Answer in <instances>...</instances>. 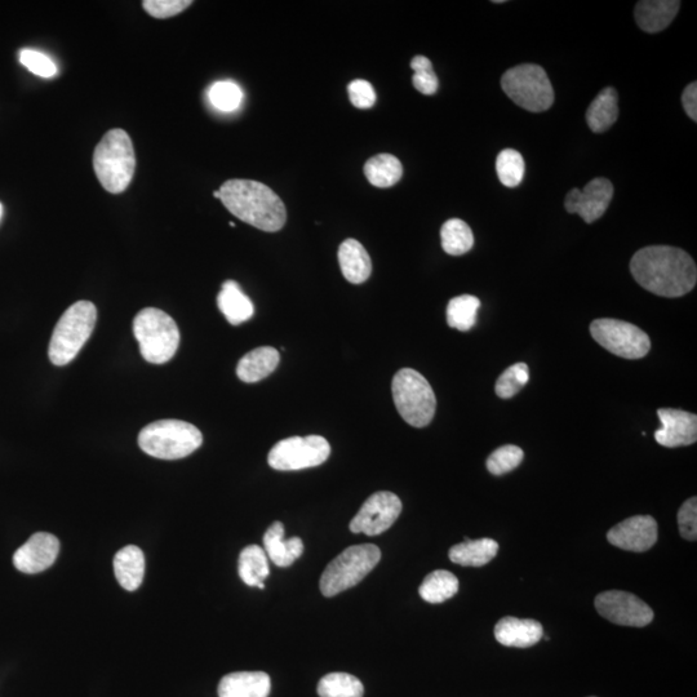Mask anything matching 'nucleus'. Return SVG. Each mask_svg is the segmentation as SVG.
Returning a JSON list of instances; mask_svg holds the SVG:
<instances>
[{
    "label": "nucleus",
    "instance_id": "obj_3",
    "mask_svg": "<svg viewBox=\"0 0 697 697\" xmlns=\"http://www.w3.org/2000/svg\"><path fill=\"white\" fill-rule=\"evenodd\" d=\"M93 168L106 192L119 194L128 188L135 173L136 157L126 131L115 128L102 137L93 154Z\"/></svg>",
    "mask_w": 697,
    "mask_h": 697
},
{
    "label": "nucleus",
    "instance_id": "obj_14",
    "mask_svg": "<svg viewBox=\"0 0 697 697\" xmlns=\"http://www.w3.org/2000/svg\"><path fill=\"white\" fill-rule=\"evenodd\" d=\"M614 197V185L605 177L589 181L584 190L572 189L565 199V208L572 215H579L586 224L601 219Z\"/></svg>",
    "mask_w": 697,
    "mask_h": 697
},
{
    "label": "nucleus",
    "instance_id": "obj_42",
    "mask_svg": "<svg viewBox=\"0 0 697 697\" xmlns=\"http://www.w3.org/2000/svg\"><path fill=\"white\" fill-rule=\"evenodd\" d=\"M348 92L355 108L370 109L375 105L376 93L370 82L357 79L349 84Z\"/></svg>",
    "mask_w": 697,
    "mask_h": 697
},
{
    "label": "nucleus",
    "instance_id": "obj_26",
    "mask_svg": "<svg viewBox=\"0 0 697 697\" xmlns=\"http://www.w3.org/2000/svg\"><path fill=\"white\" fill-rule=\"evenodd\" d=\"M619 117V95L607 87L594 99L586 112V123L594 133L610 130Z\"/></svg>",
    "mask_w": 697,
    "mask_h": 697
},
{
    "label": "nucleus",
    "instance_id": "obj_30",
    "mask_svg": "<svg viewBox=\"0 0 697 697\" xmlns=\"http://www.w3.org/2000/svg\"><path fill=\"white\" fill-rule=\"evenodd\" d=\"M457 592H459V580L454 574L445 570L434 571L426 576L419 588L420 597L429 603L448 601Z\"/></svg>",
    "mask_w": 697,
    "mask_h": 697
},
{
    "label": "nucleus",
    "instance_id": "obj_35",
    "mask_svg": "<svg viewBox=\"0 0 697 697\" xmlns=\"http://www.w3.org/2000/svg\"><path fill=\"white\" fill-rule=\"evenodd\" d=\"M530 380V370L526 363L513 364L512 367L506 368L503 375L499 377L495 385L497 397L501 399L513 398L514 395L521 392Z\"/></svg>",
    "mask_w": 697,
    "mask_h": 697
},
{
    "label": "nucleus",
    "instance_id": "obj_13",
    "mask_svg": "<svg viewBox=\"0 0 697 697\" xmlns=\"http://www.w3.org/2000/svg\"><path fill=\"white\" fill-rule=\"evenodd\" d=\"M598 614L623 627L643 628L654 620V611L641 598L621 590H610L596 598Z\"/></svg>",
    "mask_w": 697,
    "mask_h": 697
},
{
    "label": "nucleus",
    "instance_id": "obj_19",
    "mask_svg": "<svg viewBox=\"0 0 697 697\" xmlns=\"http://www.w3.org/2000/svg\"><path fill=\"white\" fill-rule=\"evenodd\" d=\"M270 677L264 672H237L221 679L219 697H268Z\"/></svg>",
    "mask_w": 697,
    "mask_h": 697
},
{
    "label": "nucleus",
    "instance_id": "obj_44",
    "mask_svg": "<svg viewBox=\"0 0 697 697\" xmlns=\"http://www.w3.org/2000/svg\"><path fill=\"white\" fill-rule=\"evenodd\" d=\"M213 197L220 199V197H221L220 190H216V192H213Z\"/></svg>",
    "mask_w": 697,
    "mask_h": 697
},
{
    "label": "nucleus",
    "instance_id": "obj_4",
    "mask_svg": "<svg viewBox=\"0 0 697 697\" xmlns=\"http://www.w3.org/2000/svg\"><path fill=\"white\" fill-rule=\"evenodd\" d=\"M201 430L181 420H159L145 426L139 446L145 454L161 460H179L202 446Z\"/></svg>",
    "mask_w": 697,
    "mask_h": 697
},
{
    "label": "nucleus",
    "instance_id": "obj_45",
    "mask_svg": "<svg viewBox=\"0 0 697 697\" xmlns=\"http://www.w3.org/2000/svg\"><path fill=\"white\" fill-rule=\"evenodd\" d=\"M2 216H3V206H2V203H0V220H2Z\"/></svg>",
    "mask_w": 697,
    "mask_h": 697
},
{
    "label": "nucleus",
    "instance_id": "obj_28",
    "mask_svg": "<svg viewBox=\"0 0 697 697\" xmlns=\"http://www.w3.org/2000/svg\"><path fill=\"white\" fill-rule=\"evenodd\" d=\"M364 175L370 184L377 188H390L397 184L403 176L401 161L392 154H379L368 159L364 166Z\"/></svg>",
    "mask_w": 697,
    "mask_h": 697
},
{
    "label": "nucleus",
    "instance_id": "obj_31",
    "mask_svg": "<svg viewBox=\"0 0 697 697\" xmlns=\"http://www.w3.org/2000/svg\"><path fill=\"white\" fill-rule=\"evenodd\" d=\"M441 239L443 250L451 256L465 255L474 246L472 229L460 219H451L443 224Z\"/></svg>",
    "mask_w": 697,
    "mask_h": 697
},
{
    "label": "nucleus",
    "instance_id": "obj_34",
    "mask_svg": "<svg viewBox=\"0 0 697 697\" xmlns=\"http://www.w3.org/2000/svg\"><path fill=\"white\" fill-rule=\"evenodd\" d=\"M497 176L506 188H516L525 177V161L514 149H504L496 159Z\"/></svg>",
    "mask_w": 697,
    "mask_h": 697
},
{
    "label": "nucleus",
    "instance_id": "obj_2",
    "mask_svg": "<svg viewBox=\"0 0 697 697\" xmlns=\"http://www.w3.org/2000/svg\"><path fill=\"white\" fill-rule=\"evenodd\" d=\"M220 201L243 223L274 233L286 224L282 199L269 186L253 180H229L220 188Z\"/></svg>",
    "mask_w": 697,
    "mask_h": 697
},
{
    "label": "nucleus",
    "instance_id": "obj_40",
    "mask_svg": "<svg viewBox=\"0 0 697 697\" xmlns=\"http://www.w3.org/2000/svg\"><path fill=\"white\" fill-rule=\"evenodd\" d=\"M679 534L688 541L697 539V499L691 497L678 512Z\"/></svg>",
    "mask_w": 697,
    "mask_h": 697
},
{
    "label": "nucleus",
    "instance_id": "obj_38",
    "mask_svg": "<svg viewBox=\"0 0 697 697\" xmlns=\"http://www.w3.org/2000/svg\"><path fill=\"white\" fill-rule=\"evenodd\" d=\"M411 68L415 71L412 83L416 90L426 96L434 95L438 91L439 82L432 61L425 56H416L411 61Z\"/></svg>",
    "mask_w": 697,
    "mask_h": 697
},
{
    "label": "nucleus",
    "instance_id": "obj_24",
    "mask_svg": "<svg viewBox=\"0 0 697 697\" xmlns=\"http://www.w3.org/2000/svg\"><path fill=\"white\" fill-rule=\"evenodd\" d=\"M339 264L346 281L361 284L370 278L372 261L366 248L355 239H346L339 248Z\"/></svg>",
    "mask_w": 697,
    "mask_h": 697
},
{
    "label": "nucleus",
    "instance_id": "obj_18",
    "mask_svg": "<svg viewBox=\"0 0 697 697\" xmlns=\"http://www.w3.org/2000/svg\"><path fill=\"white\" fill-rule=\"evenodd\" d=\"M496 641L506 647L528 648L535 646L544 636L543 627L539 621L532 619H517L503 617L495 627Z\"/></svg>",
    "mask_w": 697,
    "mask_h": 697
},
{
    "label": "nucleus",
    "instance_id": "obj_37",
    "mask_svg": "<svg viewBox=\"0 0 697 697\" xmlns=\"http://www.w3.org/2000/svg\"><path fill=\"white\" fill-rule=\"evenodd\" d=\"M522 448L508 445L497 448L487 459L488 472L494 475H504L517 469L523 461Z\"/></svg>",
    "mask_w": 697,
    "mask_h": 697
},
{
    "label": "nucleus",
    "instance_id": "obj_5",
    "mask_svg": "<svg viewBox=\"0 0 697 697\" xmlns=\"http://www.w3.org/2000/svg\"><path fill=\"white\" fill-rule=\"evenodd\" d=\"M97 322V309L91 301H78L70 306L53 331L48 349L55 366H66L90 339Z\"/></svg>",
    "mask_w": 697,
    "mask_h": 697
},
{
    "label": "nucleus",
    "instance_id": "obj_8",
    "mask_svg": "<svg viewBox=\"0 0 697 697\" xmlns=\"http://www.w3.org/2000/svg\"><path fill=\"white\" fill-rule=\"evenodd\" d=\"M392 392L395 407L407 424L424 428L432 423L437 408L434 390L420 372L403 368L394 376Z\"/></svg>",
    "mask_w": 697,
    "mask_h": 697
},
{
    "label": "nucleus",
    "instance_id": "obj_15",
    "mask_svg": "<svg viewBox=\"0 0 697 697\" xmlns=\"http://www.w3.org/2000/svg\"><path fill=\"white\" fill-rule=\"evenodd\" d=\"M59 553V539L47 532H38L17 550L13 556V565L22 574H39L56 562Z\"/></svg>",
    "mask_w": 697,
    "mask_h": 697
},
{
    "label": "nucleus",
    "instance_id": "obj_27",
    "mask_svg": "<svg viewBox=\"0 0 697 697\" xmlns=\"http://www.w3.org/2000/svg\"><path fill=\"white\" fill-rule=\"evenodd\" d=\"M499 552V544L492 539L469 540L452 546L448 557L456 565L465 567H482L490 563Z\"/></svg>",
    "mask_w": 697,
    "mask_h": 697
},
{
    "label": "nucleus",
    "instance_id": "obj_22",
    "mask_svg": "<svg viewBox=\"0 0 697 697\" xmlns=\"http://www.w3.org/2000/svg\"><path fill=\"white\" fill-rule=\"evenodd\" d=\"M281 355L272 346H261L247 353L239 361L237 375L244 383L252 384L266 379L277 370Z\"/></svg>",
    "mask_w": 697,
    "mask_h": 697
},
{
    "label": "nucleus",
    "instance_id": "obj_21",
    "mask_svg": "<svg viewBox=\"0 0 697 697\" xmlns=\"http://www.w3.org/2000/svg\"><path fill=\"white\" fill-rule=\"evenodd\" d=\"M265 553L278 567H290L304 553V543L300 537L284 540L282 522H274L264 535Z\"/></svg>",
    "mask_w": 697,
    "mask_h": 697
},
{
    "label": "nucleus",
    "instance_id": "obj_29",
    "mask_svg": "<svg viewBox=\"0 0 697 697\" xmlns=\"http://www.w3.org/2000/svg\"><path fill=\"white\" fill-rule=\"evenodd\" d=\"M238 572L243 583L248 586L264 584L270 574L265 550L259 545L246 546L239 556Z\"/></svg>",
    "mask_w": 697,
    "mask_h": 697
},
{
    "label": "nucleus",
    "instance_id": "obj_1",
    "mask_svg": "<svg viewBox=\"0 0 697 697\" xmlns=\"http://www.w3.org/2000/svg\"><path fill=\"white\" fill-rule=\"evenodd\" d=\"M630 272L639 286L668 299H677L694 290L695 261L686 251L670 246L642 248L630 261Z\"/></svg>",
    "mask_w": 697,
    "mask_h": 697
},
{
    "label": "nucleus",
    "instance_id": "obj_43",
    "mask_svg": "<svg viewBox=\"0 0 697 697\" xmlns=\"http://www.w3.org/2000/svg\"><path fill=\"white\" fill-rule=\"evenodd\" d=\"M682 104L685 108V112L692 119V121L697 122V83L692 82L688 84L685 92L682 95Z\"/></svg>",
    "mask_w": 697,
    "mask_h": 697
},
{
    "label": "nucleus",
    "instance_id": "obj_41",
    "mask_svg": "<svg viewBox=\"0 0 697 697\" xmlns=\"http://www.w3.org/2000/svg\"><path fill=\"white\" fill-rule=\"evenodd\" d=\"M192 4L190 0H145L142 2L145 11L155 19H168L179 15Z\"/></svg>",
    "mask_w": 697,
    "mask_h": 697
},
{
    "label": "nucleus",
    "instance_id": "obj_33",
    "mask_svg": "<svg viewBox=\"0 0 697 697\" xmlns=\"http://www.w3.org/2000/svg\"><path fill=\"white\" fill-rule=\"evenodd\" d=\"M321 697H363L364 687L357 677L348 673H331L318 683Z\"/></svg>",
    "mask_w": 697,
    "mask_h": 697
},
{
    "label": "nucleus",
    "instance_id": "obj_39",
    "mask_svg": "<svg viewBox=\"0 0 697 697\" xmlns=\"http://www.w3.org/2000/svg\"><path fill=\"white\" fill-rule=\"evenodd\" d=\"M20 62L30 73L38 75V77L41 78H53L59 73V69H57L55 62L39 51L25 48V50L20 52Z\"/></svg>",
    "mask_w": 697,
    "mask_h": 697
},
{
    "label": "nucleus",
    "instance_id": "obj_25",
    "mask_svg": "<svg viewBox=\"0 0 697 697\" xmlns=\"http://www.w3.org/2000/svg\"><path fill=\"white\" fill-rule=\"evenodd\" d=\"M217 305L220 312L224 314L226 321L233 326H239L244 322L250 321L255 314L250 297L244 292L235 281H226L217 296Z\"/></svg>",
    "mask_w": 697,
    "mask_h": 697
},
{
    "label": "nucleus",
    "instance_id": "obj_32",
    "mask_svg": "<svg viewBox=\"0 0 697 697\" xmlns=\"http://www.w3.org/2000/svg\"><path fill=\"white\" fill-rule=\"evenodd\" d=\"M481 301L472 295H461L452 299L447 306V323L451 328L466 332L477 323V313Z\"/></svg>",
    "mask_w": 697,
    "mask_h": 697
},
{
    "label": "nucleus",
    "instance_id": "obj_7",
    "mask_svg": "<svg viewBox=\"0 0 697 697\" xmlns=\"http://www.w3.org/2000/svg\"><path fill=\"white\" fill-rule=\"evenodd\" d=\"M381 559L374 544L353 545L339 554L324 570L319 588L324 597H335L361 583Z\"/></svg>",
    "mask_w": 697,
    "mask_h": 697
},
{
    "label": "nucleus",
    "instance_id": "obj_10",
    "mask_svg": "<svg viewBox=\"0 0 697 697\" xmlns=\"http://www.w3.org/2000/svg\"><path fill=\"white\" fill-rule=\"evenodd\" d=\"M590 334L602 348L624 359H641L651 349V340L645 331L619 319H597L590 324Z\"/></svg>",
    "mask_w": 697,
    "mask_h": 697
},
{
    "label": "nucleus",
    "instance_id": "obj_12",
    "mask_svg": "<svg viewBox=\"0 0 697 697\" xmlns=\"http://www.w3.org/2000/svg\"><path fill=\"white\" fill-rule=\"evenodd\" d=\"M402 501L393 492L381 491L368 497L350 522L353 534L377 536L388 531L401 516Z\"/></svg>",
    "mask_w": 697,
    "mask_h": 697
},
{
    "label": "nucleus",
    "instance_id": "obj_16",
    "mask_svg": "<svg viewBox=\"0 0 697 697\" xmlns=\"http://www.w3.org/2000/svg\"><path fill=\"white\" fill-rule=\"evenodd\" d=\"M607 540L628 552H646L656 544L657 522L651 516L630 517L611 528Z\"/></svg>",
    "mask_w": 697,
    "mask_h": 697
},
{
    "label": "nucleus",
    "instance_id": "obj_20",
    "mask_svg": "<svg viewBox=\"0 0 697 697\" xmlns=\"http://www.w3.org/2000/svg\"><path fill=\"white\" fill-rule=\"evenodd\" d=\"M681 8L678 0H642L637 3L636 21L646 33H659L667 29L672 21L676 19L677 13Z\"/></svg>",
    "mask_w": 697,
    "mask_h": 697
},
{
    "label": "nucleus",
    "instance_id": "obj_6",
    "mask_svg": "<svg viewBox=\"0 0 697 697\" xmlns=\"http://www.w3.org/2000/svg\"><path fill=\"white\" fill-rule=\"evenodd\" d=\"M133 334L146 362H170L179 349L180 331L173 318L161 309L146 308L133 321Z\"/></svg>",
    "mask_w": 697,
    "mask_h": 697
},
{
    "label": "nucleus",
    "instance_id": "obj_36",
    "mask_svg": "<svg viewBox=\"0 0 697 697\" xmlns=\"http://www.w3.org/2000/svg\"><path fill=\"white\" fill-rule=\"evenodd\" d=\"M211 104L224 113L234 112L242 104L243 92L234 82H216L208 92Z\"/></svg>",
    "mask_w": 697,
    "mask_h": 697
},
{
    "label": "nucleus",
    "instance_id": "obj_11",
    "mask_svg": "<svg viewBox=\"0 0 697 697\" xmlns=\"http://www.w3.org/2000/svg\"><path fill=\"white\" fill-rule=\"evenodd\" d=\"M330 455V443L321 435L291 437L283 439L272 448L268 463L275 470L292 472L322 465Z\"/></svg>",
    "mask_w": 697,
    "mask_h": 697
},
{
    "label": "nucleus",
    "instance_id": "obj_17",
    "mask_svg": "<svg viewBox=\"0 0 697 697\" xmlns=\"http://www.w3.org/2000/svg\"><path fill=\"white\" fill-rule=\"evenodd\" d=\"M661 428L655 433L656 442L668 448L691 446L697 439V416L673 408L657 411Z\"/></svg>",
    "mask_w": 697,
    "mask_h": 697
},
{
    "label": "nucleus",
    "instance_id": "obj_9",
    "mask_svg": "<svg viewBox=\"0 0 697 697\" xmlns=\"http://www.w3.org/2000/svg\"><path fill=\"white\" fill-rule=\"evenodd\" d=\"M501 88L514 104L527 112H546L554 102L552 83L539 65L523 64L509 69L501 78Z\"/></svg>",
    "mask_w": 697,
    "mask_h": 697
},
{
    "label": "nucleus",
    "instance_id": "obj_23",
    "mask_svg": "<svg viewBox=\"0 0 697 697\" xmlns=\"http://www.w3.org/2000/svg\"><path fill=\"white\" fill-rule=\"evenodd\" d=\"M114 572L118 583L128 592L140 588L145 576V556L139 546L127 545L115 554Z\"/></svg>",
    "mask_w": 697,
    "mask_h": 697
}]
</instances>
